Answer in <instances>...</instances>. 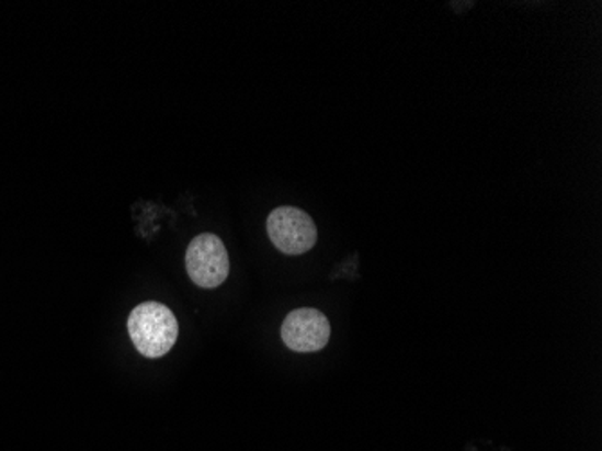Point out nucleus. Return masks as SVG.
Returning <instances> with one entry per match:
<instances>
[{
  "label": "nucleus",
  "instance_id": "f257e3e1",
  "mask_svg": "<svg viewBox=\"0 0 602 451\" xmlns=\"http://www.w3.org/2000/svg\"><path fill=\"white\" fill-rule=\"evenodd\" d=\"M128 335L139 354L145 358H162L178 341V318L167 305L145 302L137 305L128 316Z\"/></svg>",
  "mask_w": 602,
  "mask_h": 451
},
{
  "label": "nucleus",
  "instance_id": "f03ea898",
  "mask_svg": "<svg viewBox=\"0 0 602 451\" xmlns=\"http://www.w3.org/2000/svg\"><path fill=\"white\" fill-rule=\"evenodd\" d=\"M186 271L193 284L215 290L228 280L229 257L223 239L213 234L197 235L186 249Z\"/></svg>",
  "mask_w": 602,
  "mask_h": 451
},
{
  "label": "nucleus",
  "instance_id": "7ed1b4c3",
  "mask_svg": "<svg viewBox=\"0 0 602 451\" xmlns=\"http://www.w3.org/2000/svg\"><path fill=\"white\" fill-rule=\"evenodd\" d=\"M268 234L271 243L285 255H304L315 248L318 229L309 213L294 206H280L269 213Z\"/></svg>",
  "mask_w": 602,
  "mask_h": 451
},
{
  "label": "nucleus",
  "instance_id": "20e7f679",
  "mask_svg": "<svg viewBox=\"0 0 602 451\" xmlns=\"http://www.w3.org/2000/svg\"><path fill=\"white\" fill-rule=\"evenodd\" d=\"M282 340L294 352H318L330 340V322L318 309H296L282 324Z\"/></svg>",
  "mask_w": 602,
  "mask_h": 451
}]
</instances>
